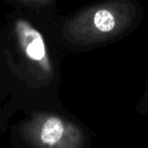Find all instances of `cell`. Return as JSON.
Instances as JSON below:
<instances>
[{
    "label": "cell",
    "instance_id": "6da1fadb",
    "mask_svg": "<svg viewBox=\"0 0 148 148\" xmlns=\"http://www.w3.org/2000/svg\"><path fill=\"white\" fill-rule=\"evenodd\" d=\"M137 9L131 0H106L84 8L66 20L62 35L76 45L106 42L131 27L137 17Z\"/></svg>",
    "mask_w": 148,
    "mask_h": 148
},
{
    "label": "cell",
    "instance_id": "7a4b0ae2",
    "mask_svg": "<svg viewBox=\"0 0 148 148\" xmlns=\"http://www.w3.org/2000/svg\"><path fill=\"white\" fill-rule=\"evenodd\" d=\"M18 45L24 55L33 62H40L45 70H49V62L43 36L25 19H17L14 24Z\"/></svg>",
    "mask_w": 148,
    "mask_h": 148
},
{
    "label": "cell",
    "instance_id": "3957f363",
    "mask_svg": "<svg viewBox=\"0 0 148 148\" xmlns=\"http://www.w3.org/2000/svg\"><path fill=\"white\" fill-rule=\"evenodd\" d=\"M66 133L64 123L58 117H51L45 122L40 132V138L45 144L56 145Z\"/></svg>",
    "mask_w": 148,
    "mask_h": 148
},
{
    "label": "cell",
    "instance_id": "277c9868",
    "mask_svg": "<svg viewBox=\"0 0 148 148\" xmlns=\"http://www.w3.org/2000/svg\"><path fill=\"white\" fill-rule=\"evenodd\" d=\"M15 1L22 3L24 5L33 6V7H38V6H47L51 3L53 0H15Z\"/></svg>",
    "mask_w": 148,
    "mask_h": 148
},
{
    "label": "cell",
    "instance_id": "5b68a950",
    "mask_svg": "<svg viewBox=\"0 0 148 148\" xmlns=\"http://www.w3.org/2000/svg\"><path fill=\"white\" fill-rule=\"evenodd\" d=\"M138 112L148 114V94L144 96V98L141 101L140 106H138Z\"/></svg>",
    "mask_w": 148,
    "mask_h": 148
}]
</instances>
